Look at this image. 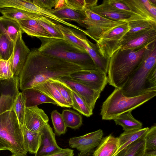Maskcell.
<instances>
[{"label": "cell", "mask_w": 156, "mask_h": 156, "mask_svg": "<svg viewBox=\"0 0 156 156\" xmlns=\"http://www.w3.org/2000/svg\"><path fill=\"white\" fill-rule=\"evenodd\" d=\"M66 7L65 0H56L55 9H59Z\"/></svg>", "instance_id": "cell-46"}, {"label": "cell", "mask_w": 156, "mask_h": 156, "mask_svg": "<svg viewBox=\"0 0 156 156\" xmlns=\"http://www.w3.org/2000/svg\"><path fill=\"white\" fill-rule=\"evenodd\" d=\"M83 70L78 65L42 54L37 49L30 51L19 77L22 90L32 88L50 79H59Z\"/></svg>", "instance_id": "cell-1"}, {"label": "cell", "mask_w": 156, "mask_h": 156, "mask_svg": "<svg viewBox=\"0 0 156 156\" xmlns=\"http://www.w3.org/2000/svg\"><path fill=\"white\" fill-rule=\"evenodd\" d=\"M35 5L40 8L48 10H50L54 7L56 0H31Z\"/></svg>", "instance_id": "cell-43"}, {"label": "cell", "mask_w": 156, "mask_h": 156, "mask_svg": "<svg viewBox=\"0 0 156 156\" xmlns=\"http://www.w3.org/2000/svg\"><path fill=\"white\" fill-rule=\"evenodd\" d=\"M0 12L3 16L17 22L31 19L39 20L42 16L24 10L10 7L0 9Z\"/></svg>", "instance_id": "cell-26"}, {"label": "cell", "mask_w": 156, "mask_h": 156, "mask_svg": "<svg viewBox=\"0 0 156 156\" xmlns=\"http://www.w3.org/2000/svg\"><path fill=\"white\" fill-rule=\"evenodd\" d=\"M68 76L100 93L104 90L108 83L107 74L99 69L81 70Z\"/></svg>", "instance_id": "cell-9"}, {"label": "cell", "mask_w": 156, "mask_h": 156, "mask_svg": "<svg viewBox=\"0 0 156 156\" xmlns=\"http://www.w3.org/2000/svg\"><path fill=\"white\" fill-rule=\"evenodd\" d=\"M146 152L156 151V126H152L147 131L144 137Z\"/></svg>", "instance_id": "cell-41"}, {"label": "cell", "mask_w": 156, "mask_h": 156, "mask_svg": "<svg viewBox=\"0 0 156 156\" xmlns=\"http://www.w3.org/2000/svg\"><path fill=\"white\" fill-rule=\"evenodd\" d=\"M6 150H7V148L0 143V151Z\"/></svg>", "instance_id": "cell-49"}, {"label": "cell", "mask_w": 156, "mask_h": 156, "mask_svg": "<svg viewBox=\"0 0 156 156\" xmlns=\"http://www.w3.org/2000/svg\"><path fill=\"white\" fill-rule=\"evenodd\" d=\"M132 111L123 113L114 119L116 125L122 126L124 131H130L142 128L143 124L133 116Z\"/></svg>", "instance_id": "cell-29"}, {"label": "cell", "mask_w": 156, "mask_h": 156, "mask_svg": "<svg viewBox=\"0 0 156 156\" xmlns=\"http://www.w3.org/2000/svg\"><path fill=\"white\" fill-rule=\"evenodd\" d=\"M23 33L28 35L38 38H52L50 34L37 21L34 19H28L17 21Z\"/></svg>", "instance_id": "cell-19"}, {"label": "cell", "mask_w": 156, "mask_h": 156, "mask_svg": "<svg viewBox=\"0 0 156 156\" xmlns=\"http://www.w3.org/2000/svg\"><path fill=\"white\" fill-rule=\"evenodd\" d=\"M119 147L118 137L110 134L102 138L93 155V156H113Z\"/></svg>", "instance_id": "cell-20"}, {"label": "cell", "mask_w": 156, "mask_h": 156, "mask_svg": "<svg viewBox=\"0 0 156 156\" xmlns=\"http://www.w3.org/2000/svg\"><path fill=\"white\" fill-rule=\"evenodd\" d=\"M66 102L72 107V90L66 84L58 79H51Z\"/></svg>", "instance_id": "cell-40"}, {"label": "cell", "mask_w": 156, "mask_h": 156, "mask_svg": "<svg viewBox=\"0 0 156 156\" xmlns=\"http://www.w3.org/2000/svg\"><path fill=\"white\" fill-rule=\"evenodd\" d=\"M15 43L6 34L0 36V59L9 60L12 55Z\"/></svg>", "instance_id": "cell-34"}, {"label": "cell", "mask_w": 156, "mask_h": 156, "mask_svg": "<svg viewBox=\"0 0 156 156\" xmlns=\"http://www.w3.org/2000/svg\"><path fill=\"white\" fill-rule=\"evenodd\" d=\"M156 68V41L147 47L141 61L130 75L121 88L126 96H137L153 91L148 88L147 80L151 71Z\"/></svg>", "instance_id": "cell-4"}, {"label": "cell", "mask_w": 156, "mask_h": 156, "mask_svg": "<svg viewBox=\"0 0 156 156\" xmlns=\"http://www.w3.org/2000/svg\"><path fill=\"white\" fill-rule=\"evenodd\" d=\"M103 136V131L99 129L83 136L71 138L69 145L71 147L76 149L81 153H90L98 146Z\"/></svg>", "instance_id": "cell-12"}, {"label": "cell", "mask_w": 156, "mask_h": 156, "mask_svg": "<svg viewBox=\"0 0 156 156\" xmlns=\"http://www.w3.org/2000/svg\"><path fill=\"white\" fill-rule=\"evenodd\" d=\"M21 30L17 21L3 16H0V36L6 34L15 43Z\"/></svg>", "instance_id": "cell-28"}, {"label": "cell", "mask_w": 156, "mask_h": 156, "mask_svg": "<svg viewBox=\"0 0 156 156\" xmlns=\"http://www.w3.org/2000/svg\"><path fill=\"white\" fill-rule=\"evenodd\" d=\"M19 79L12 77L0 79V115L12 109L20 92L18 86Z\"/></svg>", "instance_id": "cell-10"}, {"label": "cell", "mask_w": 156, "mask_h": 156, "mask_svg": "<svg viewBox=\"0 0 156 156\" xmlns=\"http://www.w3.org/2000/svg\"><path fill=\"white\" fill-rule=\"evenodd\" d=\"M48 116L42 109L37 106L26 108L23 125L29 130L39 132L48 123Z\"/></svg>", "instance_id": "cell-16"}, {"label": "cell", "mask_w": 156, "mask_h": 156, "mask_svg": "<svg viewBox=\"0 0 156 156\" xmlns=\"http://www.w3.org/2000/svg\"><path fill=\"white\" fill-rule=\"evenodd\" d=\"M148 127H145L128 131H124L118 137L119 147L113 156H116L127 147L139 139L144 138L148 130Z\"/></svg>", "instance_id": "cell-22"}, {"label": "cell", "mask_w": 156, "mask_h": 156, "mask_svg": "<svg viewBox=\"0 0 156 156\" xmlns=\"http://www.w3.org/2000/svg\"><path fill=\"white\" fill-rule=\"evenodd\" d=\"M41 131L42 133L41 143L35 156H46L62 149L57 144L55 135L48 123L45 125Z\"/></svg>", "instance_id": "cell-17"}, {"label": "cell", "mask_w": 156, "mask_h": 156, "mask_svg": "<svg viewBox=\"0 0 156 156\" xmlns=\"http://www.w3.org/2000/svg\"><path fill=\"white\" fill-rule=\"evenodd\" d=\"M92 152L86 154H83L80 152L79 153L77 156H93Z\"/></svg>", "instance_id": "cell-48"}, {"label": "cell", "mask_w": 156, "mask_h": 156, "mask_svg": "<svg viewBox=\"0 0 156 156\" xmlns=\"http://www.w3.org/2000/svg\"><path fill=\"white\" fill-rule=\"evenodd\" d=\"M156 41V28L140 31L130 36L123 37L120 44L122 50L135 49L144 47Z\"/></svg>", "instance_id": "cell-11"}, {"label": "cell", "mask_w": 156, "mask_h": 156, "mask_svg": "<svg viewBox=\"0 0 156 156\" xmlns=\"http://www.w3.org/2000/svg\"><path fill=\"white\" fill-rule=\"evenodd\" d=\"M0 143L12 154L26 155L21 127L12 109L0 115Z\"/></svg>", "instance_id": "cell-6"}, {"label": "cell", "mask_w": 156, "mask_h": 156, "mask_svg": "<svg viewBox=\"0 0 156 156\" xmlns=\"http://www.w3.org/2000/svg\"><path fill=\"white\" fill-rule=\"evenodd\" d=\"M51 119L56 133L58 136L65 134L67 127L62 114L56 110H53L51 113Z\"/></svg>", "instance_id": "cell-39"}, {"label": "cell", "mask_w": 156, "mask_h": 156, "mask_svg": "<svg viewBox=\"0 0 156 156\" xmlns=\"http://www.w3.org/2000/svg\"><path fill=\"white\" fill-rule=\"evenodd\" d=\"M62 114L67 127L76 129L82 124L81 115L73 110L64 109Z\"/></svg>", "instance_id": "cell-33"}, {"label": "cell", "mask_w": 156, "mask_h": 156, "mask_svg": "<svg viewBox=\"0 0 156 156\" xmlns=\"http://www.w3.org/2000/svg\"><path fill=\"white\" fill-rule=\"evenodd\" d=\"M36 20L51 35L53 38L63 39L62 35L58 25V23L43 16Z\"/></svg>", "instance_id": "cell-35"}, {"label": "cell", "mask_w": 156, "mask_h": 156, "mask_svg": "<svg viewBox=\"0 0 156 156\" xmlns=\"http://www.w3.org/2000/svg\"><path fill=\"white\" fill-rule=\"evenodd\" d=\"M97 0H65L66 7L84 12L87 9L97 5Z\"/></svg>", "instance_id": "cell-37"}, {"label": "cell", "mask_w": 156, "mask_h": 156, "mask_svg": "<svg viewBox=\"0 0 156 156\" xmlns=\"http://www.w3.org/2000/svg\"><path fill=\"white\" fill-rule=\"evenodd\" d=\"M156 95V91H153L137 96L129 97L123 94L121 89L115 88L103 103L100 115L103 120H113L123 113L132 111Z\"/></svg>", "instance_id": "cell-5"}, {"label": "cell", "mask_w": 156, "mask_h": 156, "mask_svg": "<svg viewBox=\"0 0 156 156\" xmlns=\"http://www.w3.org/2000/svg\"><path fill=\"white\" fill-rule=\"evenodd\" d=\"M73 151L69 148H62L59 151L46 156H73Z\"/></svg>", "instance_id": "cell-45"}, {"label": "cell", "mask_w": 156, "mask_h": 156, "mask_svg": "<svg viewBox=\"0 0 156 156\" xmlns=\"http://www.w3.org/2000/svg\"><path fill=\"white\" fill-rule=\"evenodd\" d=\"M11 156H26L25 155H20L16 154H12Z\"/></svg>", "instance_id": "cell-51"}, {"label": "cell", "mask_w": 156, "mask_h": 156, "mask_svg": "<svg viewBox=\"0 0 156 156\" xmlns=\"http://www.w3.org/2000/svg\"><path fill=\"white\" fill-rule=\"evenodd\" d=\"M126 21L130 26V30L123 37L130 36L146 29L156 28V23L132 15Z\"/></svg>", "instance_id": "cell-30"}, {"label": "cell", "mask_w": 156, "mask_h": 156, "mask_svg": "<svg viewBox=\"0 0 156 156\" xmlns=\"http://www.w3.org/2000/svg\"><path fill=\"white\" fill-rule=\"evenodd\" d=\"M39 38L41 44L37 49L40 52L75 64L83 70L99 69L87 52L81 51L64 39L45 37Z\"/></svg>", "instance_id": "cell-3"}, {"label": "cell", "mask_w": 156, "mask_h": 156, "mask_svg": "<svg viewBox=\"0 0 156 156\" xmlns=\"http://www.w3.org/2000/svg\"><path fill=\"white\" fill-rule=\"evenodd\" d=\"M49 10L56 16L64 21H74L81 26L84 27L82 23V21L85 20L86 18L84 12L66 7L59 9H53Z\"/></svg>", "instance_id": "cell-25"}, {"label": "cell", "mask_w": 156, "mask_h": 156, "mask_svg": "<svg viewBox=\"0 0 156 156\" xmlns=\"http://www.w3.org/2000/svg\"><path fill=\"white\" fill-rule=\"evenodd\" d=\"M90 9L101 16L115 21H126L132 13L115 9L109 3L107 0L103 1L100 5H97Z\"/></svg>", "instance_id": "cell-18"}, {"label": "cell", "mask_w": 156, "mask_h": 156, "mask_svg": "<svg viewBox=\"0 0 156 156\" xmlns=\"http://www.w3.org/2000/svg\"><path fill=\"white\" fill-rule=\"evenodd\" d=\"M23 32L18 33L15 43L11 68L13 77L19 79V77L27 58L30 51L26 45L22 38Z\"/></svg>", "instance_id": "cell-13"}, {"label": "cell", "mask_w": 156, "mask_h": 156, "mask_svg": "<svg viewBox=\"0 0 156 156\" xmlns=\"http://www.w3.org/2000/svg\"><path fill=\"white\" fill-rule=\"evenodd\" d=\"M143 156H156V151L146 152Z\"/></svg>", "instance_id": "cell-47"}, {"label": "cell", "mask_w": 156, "mask_h": 156, "mask_svg": "<svg viewBox=\"0 0 156 156\" xmlns=\"http://www.w3.org/2000/svg\"><path fill=\"white\" fill-rule=\"evenodd\" d=\"M25 103L26 98L25 97L21 92H20L15 100L12 109L16 114L21 127L23 125L24 119L26 108Z\"/></svg>", "instance_id": "cell-38"}, {"label": "cell", "mask_w": 156, "mask_h": 156, "mask_svg": "<svg viewBox=\"0 0 156 156\" xmlns=\"http://www.w3.org/2000/svg\"><path fill=\"white\" fill-rule=\"evenodd\" d=\"M148 45L135 49L119 48L112 54L109 58L107 73L109 85L116 88H122L141 62Z\"/></svg>", "instance_id": "cell-2"}, {"label": "cell", "mask_w": 156, "mask_h": 156, "mask_svg": "<svg viewBox=\"0 0 156 156\" xmlns=\"http://www.w3.org/2000/svg\"><path fill=\"white\" fill-rule=\"evenodd\" d=\"M33 88L41 91L57 103V105L62 107H71L64 99L51 79L47 80Z\"/></svg>", "instance_id": "cell-23"}, {"label": "cell", "mask_w": 156, "mask_h": 156, "mask_svg": "<svg viewBox=\"0 0 156 156\" xmlns=\"http://www.w3.org/2000/svg\"><path fill=\"white\" fill-rule=\"evenodd\" d=\"M130 9L132 15L156 23V19L150 13L142 0H122Z\"/></svg>", "instance_id": "cell-27"}, {"label": "cell", "mask_w": 156, "mask_h": 156, "mask_svg": "<svg viewBox=\"0 0 156 156\" xmlns=\"http://www.w3.org/2000/svg\"><path fill=\"white\" fill-rule=\"evenodd\" d=\"M86 19L82 21L86 35L97 42L104 32L126 22L115 21L101 16L90 9L85 11Z\"/></svg>", "instance_id": "cell-8"}, {"label": "cell", "mask_w": 156, "mask_h": 156, "mask_svg": "<svg viewBox=\"0 0 156 156\" xmlns=\"http://www.w3.org/2000/svg\"><path fill=\"white\" fill-rule=\"evenodd\" d=\"M74 34L82 43L85 50L92 59L96 67L107 74L109 61L100 54L96 44L90 41L84 33L73 28Z\"/></svg>", "instance_id": "cell-14"}, {"label": "cell", "mask_w": 156, "mask_h": 156, "mask_svg": "<svg viewBox=\"0 0 156 156\" xmlns=\"http://www.w3.org/2000/svg\"><path fill=\"white\" fill-rule=\"evenodd\" d=\"M58 26L62 33L63 39L71 45L79 50L87 52L79 39L74 34L73 28L58 24Z\"/></svg>", "instance_id": "cell-32"}, {"label": "cell", "mask_w": 156, "mask_h": 156, "mask_svg": "<svg viewBox=\"0 0 156 156\" xmlns=\"http://www.w3.org/2000/svg\"><path fill=\"white\" fill-rule=\"evenodd\" d=\"M73 104L72 107L82 114L89 117L93 114V111L83 99L72 90Z\"/></svg>", "instance_id": "cell-36"}, {"label": "cell", "mask_w": 156, "mask_h": 156, "mask_svg": "<svg viewBox=\"0 0 156 156\" xmlns=\"http://www.w3.org/2000/svg\"><path fill=\"white\" fill-rule=\"evenodd\" d=\"M144 137L137 140L116 156H143L146 153Z\"/></svg>", "instance_id": "cell-31"}, {"label": "cell", "mask_w": 156, "mask_h": 156, "mask_svg": "<svg viewBox=\"0 0 156 156\" xmlns=\"http://www.w3.org/2000/svg\"><path fill=\"white\" fill-rule=\"evenodd\" d=\"M58 79L68 85L83 99L90 109L93 111L101 93L70 79L68 76Z\"/></svg>", "instance_id": "cell-15"}, {"label": "cell", "mask_w": 156, "mask_h": 156, "mask_svg": "<svg viewBox=\"0 0 156 156\" xmlns=\"http://www.w3.org/2000/svg\"><path fill=\"white\" fill-rule=\"evenodd\" d=\"M21 128L24 145L26 151L27 152L35 154L40 145L42 135L41 131L32 132L24 125Z\"/></svg>", "instance_id": "cell-24"}, {"label": "cell", "mask_w": 156, "mask_h": 156, "mask_svg": "<svg viewBox=\"0 0 156 156\" xmlns=\"http://www.w3.org/2000/svg\"><path fill=\"white\" fill-rule=\"evenodd\" d=\"M22 94L26 98V107L37 106L39 105L50 103L57 105L53 100L41 91L33 88L22 90Z\"/></svg>", "instance_id": "cell-21"}, {"label": "cell", "mask_w": 156, "mask_h": 156, "mask_svg": "<svg viewBox=\"0 0 156 156\" xmlns=\"http://www.w3.org/2000/svg\"><path fill=\"white\" fill-rule=\"evenodd\" d=\"M108 2L115 9L122 11L132 13L129 8L122 0H107Z\"/></svg>", "instance_id": "cell-44"}, {"label": "cell", "mask_w": 156, "mask_h": 156, "mask_svg": "<svg viewBox=\"0 0 156 156\" xmlns=\"http://www.w3.org/2000/svg\"><path fill=\"white\" fill-rule=\"evenodd\" d=\"M150 2L153 4L156 5V0H150Z\"/></svg>", "instance_id": "cell-50"}, {"label": "cell", "mask_w": 156, "mask_h": 156, "mask_svg": "<svg viewBox=\"0 0 156 156\" xmlns=\"http://www.w3.org/2000/svg\"><path fill=\"white\" fill-rule=\"evenodd\" d=\"M130 30L126 21L102 34L96 44L101 55L109 61L112 54L120 48L122 39Z\"/></svg>", "instance_id": "cell-7"}, {"label": "cell", "mask_w": 156, "mask_h": 156, "mask_svg": "<svg viewBox=\"0 0 156 156\" xmlns=\"http://www.w3.org/2000/svg\"><path fill=\"white\" fill-rule=\"evenodd\" d=\"M13 53L8 60L0 59V79H7L13 77L11 68Z\"/></svg>", "instance_id": "cell-42"}]
</instances>
